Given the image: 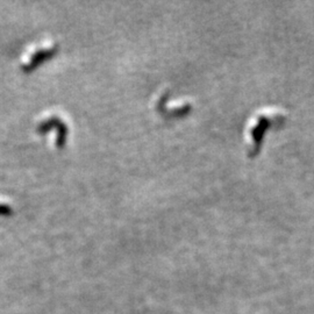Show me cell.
I'll return each instance as SVG.
<instances>
[{
    "label": "cell",
    "mask_w": 314,
    "mask_h": 314,
    "mask_svg": "<svg viewBox=\"0 0 314 314\" xmlns=\"http://www.w3.org/2000/svg\"><path fill=\"white\" fill-rule=\"evenodd\" d=\"M12 212V209L8 205L0 204V215H11Z\"/></svg>",
    "instance_id": "cell-3"
},
{
    "label": "cell",
    "mask_w": 314,
    "mask_h": 314,
    "mask_svg": "<svg viewBox=\"0 0 314 314\" xmlns=\"http://www.w3.org/2000/svg\"><path fill=\"white\" fill-rule=\"evenodd\" d=\"M55 51H56V49H44V50L37 51V53H35L33 55L31 62H29L27 66L22 67V70L26 71V72H28V71H32L33 69H35V68H36L41 62H43V61H46L47 58L53 56Z\"/></svg>",
    "instance_id": "cell-1"
},
{
    "label": "cell",
    "mask_w": 314,
    "mask_h": 314,
    "mask_svg": "<svg viewBox=\"0 0 314 314\" xmlns=\"http://www.w3.org/2000/svg\"><path fill=\"white\" fill-rule=\"evenodd\" d=\"M57 125H60L58 119L51 118V119H49V120L42 122V124L37 127V131H38V133H46V132L49 131L51 127H55V126H57Z\"/></svg>",
    "instance_id": "cell-2"
}]
</instances>
